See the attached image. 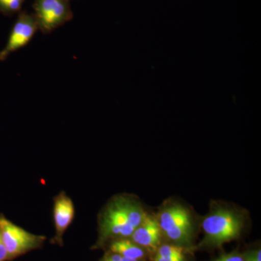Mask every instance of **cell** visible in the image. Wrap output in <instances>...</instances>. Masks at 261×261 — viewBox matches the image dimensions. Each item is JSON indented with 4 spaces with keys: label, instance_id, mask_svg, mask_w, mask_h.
<instances>
[{
    "label": "cell",
    "instance_id": "obj_14",
    "mask_svg": "<svg viewBox=\"0 0 261 261\" xmlns=\"http://www.w3.org/2000/svg\"><path fill=\"white\" fill-rule=\"evenodd\" d=\"M0 261H8V252L3 243L1 228H0Z\"/></svg>",
    "mask_w": 261,
    "mask_h": 261
},
{
    "label": "cell",
    "instance_id": "obj_16",
    "mask_svg": "<svg viewBox=\"0 0 261 261\" xmlns=\"http://www.w3.org/2000/svg\"><path fill=\"white\" fill-rule=\"evenodd\" d=\"M154 261H185V257H164L156 255Z\"/></svg>",
    "mask_w": 261,
    "mask_h": 261
},
{
    "label": "cell",
    "instance_id": "obj_12",
    "mask_svg": "<svg viewBox=\"0 0 261 261\" xmlns=\"http://www.w3.org/2000/svg\"><path fill=\"white\" fill-rule=\"evenodd\" d=\"M100 261H139L137 260H132V259L126 258V257L121 256L119 254L111 252L107 255H105Z\"/></svg>",
    "mask_w": 261,
    "mask_h": 261
},
{
    "label": "cell",
    "instance_id": "obj_7",
    "mask_svg": "<svg viewBox=\"0 0 261 261\" xmlns=\"http://www.w3.org/2000/svg\"><path fill=\"white\" fill-rule=\"evenodd\" d=\"M75 216V207L73 200L65 193L61 192L54 197L53 219L56 235L51 243L62 246L63 235L73 222Z\"/></svg>",
    "mask_w": 261,
    "mask_h": 261
},
{
    "label": "cell",
    "instance_id": "obj_13",
    "mask_svg": "<svg viewBox=\"0 0 261 261\" xmlns=\"http://www.w3.org/2000/svg\"><path fill=\"white\" fill-rule=\"evenodd\" d=\"M213 261H245L243 257L238 254H228V255H223L219 258Z\"/></svg>",
    "mask_w": 261,
    "mask_h": 261
},
{
    "label": "cell",
    "instance_id": "obj_11",
    "mask_svg": "<svg viewBox=\"0 0 261 261\" xmlns=\"http://www.w3.org/2000/svg\"><path fill=\"white\" fill-rule=\"evenodd\" d=\"M25 0H0V12L5 15L18 13Z\"/></svg>",
    "mask_w": 261,
    "mask_h": 261
},
{
    "label": "cell",
    "instance_id": "obj_10",
    "mask_svg": "<svg viewBox=\"0 0 261 261\" xmlns=\"http://www.w3.org/2000/svg\"><path fill=\"white\" fill-rule=\"evenodd\" d=\"M185 249L174 245H164L159 247L158 250V256L164 257H185Z\"/></svg>",
    "mask_w": 261,
    "mask_h": 261
},
{
    "label": "cell",
    "instance_id": "obj_4",
    "mask_svg": "<svg viewBox=\"0 0 261 261\" xmlns=\"http://www.w3.org/2000/svg\"><path fill=\"white\" fill-rule=\"evenodd\" d=\"M161 231L169 240L178 243H189L191 240L192 225L190 213L180 205L164 209L158 220Z\"/></svg>",
    "mask_w": 261,
    "mask_h": 261
},
{
    "label": "cell",
    "instance_id": "obj_5",
    "mask_svg": "<svg viewBox=\"0 0 261 261\" xmlns=\"http://www.w3.org/2000/svg\"><path fill=\"white\" fill-rule=\"evenodd\" d=\"M38 27L44 34H49L71 17L68 0H36L34 5Z\"/></svg>",
    "mask_w": 261,
    "mask_h": 261
},
{
    "label": "cell",
    "instance_id": "obj_3",
    "mask_svg": "<svg viewBox=\"0 0 261 261\" xmlns=\"http://www.w3.org/2000/svg\"><path fill=\"white\" fill-rule=\"evenodd\" d=\"M0 228L8 261L42 247L46 237L34 234L0 214Z\"/></svg>",
    "mask_w": 261,
    "mask_h": 261
},
{
    "label": "cell",
    "instance_id": "obj_15",
    "mask_svg": "<svg viewBox=\"0 0 261 261\" xmlns=\"http://www.w3.org/2000/svg\"><path fill=\"white\" fill-rule=\"evenodd\" d=\"M246 261H261L260 250H256L247 254Z\"/></svg>",
    "mask_w": 261,
    "mask_h": 261
},
{
    "label": "cell",
    "instance_id": "obj_1",
    "mask_svg": "<svg viewBox=\"0 0 261 261\" xmlns=\"http://www.w3.org/2000/svg\"><path fill=\"white\" fill-rule=\"evenodd\" d=\"M146 216L147 214L135 200L123 196L116 197L99 216V243L108 239L129 238Z\"/></svg>",
    "mask_w": 261,
    "mask_h": 261
},
{
    "label": "cell",
    "instance_id": "obj_8",
    "mask_svg": "<svg viewBox=\"0 0 261 261\" xmlns=\"http://www.w3.org/2000/svg\"><path fill=\"white\" fill-rule=\"evenodd\" d=\"M161 232L158 220L147 216L142 224L134 231L130 238L139 246L154 250L161 242Z\"/></svg>",
    "mask_w": 261,
    "mask_h": 261
},
{
    "label": "cell",
    "instance_id": "obj_9",
    "mask_svg": "<svg viewBox=\"0 0 261 261\" xmlns=\"http://www.w3.org/2000/svg\"><path fill=\"white\" fill-rule=\"evenodd\" d=\"M111 252L132 260H140L145 256V251L132 240L126 238L116 239L110 246Z\"/></svg>",
    "mask_w": 261,
    "mask_h": 261
},
{
    "label": "cell",
    "instance_id": "obj_6",
    "mask_svg": "<svg viewBox=\"0 0 261 261\" xmlns=\"http://www.w3.org/2000/svg\"><path fill=\"white\" fill-rule=\"evenodd\" d=\"M38 30L35 16L25 13L19 15L10 33L7 44L0 51V61H6L10 55L25 47Z\"/></svg>",
    "mask_w": 261,
    "mask_h": 261
},
{
    "label": "cell",
    "instance_id": "obj_2",
    "mask_svg": "<svg viewBox=\"0 0 261 261\" xmlns=\"http://www.w3.org/2000/svg\"><path fill=\"white\" fill-rule=\"evenodd\" d=\"M243 219L233 211L218 210L204 219V241L211 245H221L234 240L243 228Z\"/></svg>",
    "mask_w": 261,
    "mask_h": 261
}]
</instances>
